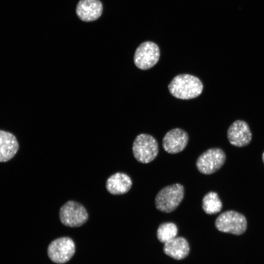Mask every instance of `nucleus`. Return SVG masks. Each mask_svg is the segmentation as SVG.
I'll use <instances>...</instances> for the list:
<instances>
[{"instance_id": "f257e3e1", "label": "nucleus", "mask_w": 264, "mask_h": 264, "mask_svg": "<svg viewBox=\"0 0 264 264\" xmlns=\"http://www.w3.org/2000/svg\"><path fill=\"white\" fill-rule=\"evenodd\" d=\"M169 91L175 97L189 100L198 97L203 86L200 80L192 75L181 74L175 76L168 85Z\"/></svg>"}, {"instance_id": "1a4fd4ad", "label": "nucleus", "mask_w": 264, "mask_h": 264, "mask_svg": "<svg viewBox=\"0 0 264 264\" xmlns=\"http://www.w3.org/2000/svg\"><path fill=\"white\" fill-rule=\"evenodd\" d=\"M188 140V135L185 131L175 128L165 134L162 140V146L168 153L175 154L181 152L185 148Z\"/></svg>"}, {"instance_id": "0eeeda50", "label": "nucleus", "mask_w": 264, "mask_h": 264, "mask_svg": "<svg viewBox=\"0 0 264 264\" xmlns=\"http://www.w3.org/2000/svg\"><path fill=\"white\" fill-rule=\"evenodd\" d=\"M75 251V243L68 237L54 240L47 248V254L49 259L54 263L59 264L68 262L72 257Z\"/></svg>"}, {"instance_id": "f3484780", "label": "nucleus", "mask_w": 264, "mask_h": 264, "mask_svg": "<svg viewBox=\"0 0 264 264\" xmlns=\"http://www.w3.org/2000/svg\"><path fill=\"white\" fill-rule=\"evenodd\" d=\"M262 159H263V161L264 163V152H263V154H262Z\"/></svg>"}, {"instance_id": "7ed1b4c3", "label": "nucleus", "mask_w": 264, "mask_h": 264, "mask_svg": "<svg viewBox=\"0 0 264 264\" xmlns=\"http://www.w3.org/2000/svg\"><path fill=\"white\" fill-rule=\"evenodd\" d=\"M215 225L220 232L239 236L245 232L247 222L242 214L234 210H228L217 217Z\"/></svg>"}, {"instance_id": "6e6552de", "label": "nucleus", "mask_w": 264, "mask_h": 264, "mask_svg": "<svg viewBox=\"0 0 264 264\" xmlns=\"http://www.w3.org/2000/svg\"><path fill=\"white\" fill-rule=\"evenodd\" d=\"M160 50L158 46L151 41L141 43L136 49L134 55L135 65L142 70L149 69L158 61Z\"/></svg>"}, {"instance_id": "ddd939ff", "label": "nucleus", "mask_w": 264, "mask_h": 264, "mask_svg": "<svg viewBox=\"0 0 264 264\" xmlns=\"http://www.w3.org/2000/svg\"><path fill=\"white\" fill-rule=\"evenodd\" d=\"M19 149V144L12 133L0 130V162L11 159Z\"/></svg>"}, {"instance_id": "4468645a", "label": "nucleus", "mask_w": 264, "mask_h": 264, "mask_svg": "<svg viewBox=\"0 0 264 264\" xmlns=\"http://www.w3.org/2000/svg\"><path fill=\"white\" fill-rule=\"evenodd\" d=\"M190 251L189 244L186 239L176 237L165 243L163 251L165 254L177 260L186 258Z\"/></svg>"}, {"instance_id": "9b49d317", "label": "nucleus", "mask_w": 264, "mask_h": 264, "mask_svg": "<svg viewBox=\"0 0 264 264\" xmlns=\"http://www.w3.org/2000/svg\"><path fill=\"white\" fill-rule=\"evenodd\" d=\"M102 11L103 5L99 0H80L76 9L78 18L86 22L95 21Z\"/></svg>"}, {"instance_id": "20e7f679", "label": "nucleus", "mask_w": 264, "mask_h": 264, "mask_svg": "<svg viewBox=\"0 0 264 264\" xmlns=\"http://www.w3.org/2000/svg\"><path fill=\"white\" fill-rule=\"evenodd\" d=\"M132 153L138 162L148 163L153 161L158 153L156 139L152 135L141 133L135 138L132 144Z\"/></svg>"}, {"instance_id": "f03ea898", "label": "nucleus", "mask_w": 264, "mask_h": 264, "mask_svg": "<svg viewBox=\"0 0 264 264\" xmlns=\"http://www.w3.org/2000/svg\"><path fill=\"white\" fill-rule=\"evenodd\" d=\"M184 195V187L179 183L166 186L156 195L155 198V207L162 212H172L179 206Z\"/></svg>"}, {"instance_id": "9d476101", "label": "nucleus", "mask_w": 264, "mask_h": 264, "mask_svg": "<svg viewBox=\"0 0 264 264\" xmlns=\"http://www.w3.org/2000/svg\"><path fill=\"white\" fill-rule=\"evenodd\" d=\"M227 134L230 144L238 147L248 145L252 139V133L248 124L241 120L234 121L230 126Z\"/></svg>"}, {"instance_id": "39448f33", "label": "nucleus", "mask_w": 264, "mask_h": 264, "mask_svg": "<svg viewBox=\"0 0 264 264\" xmlns=\"http://www.w3.org/2000/svg\"><path fill=\"white\" fill-rule=\"evenodd\" d=\"M60 220L62 224L70 227L83 225L88 218L86 209L78 202L69 200L66 202L59 211Z\"/></svg>"}, {"instance_id": "2eb2a0df", "label": "nucleus", "mask_w": 264, "mask_h": 264, "mask_svg": "<svg viewBox=\"0 0 264 264\" xmlns=\"http://www.w3.org/2000/svg\"><path fill=\"white\" fill-rule=\"evenodd\" d=\"M222 204L218 194L209 192L203 198L202 208L207 214L212 215L220 212L222 209Z\"/></svg>"}, {"instance_id": "dca6fc26", "label": "nucleus", "mask_w": 264, "mask_h": 264, "mask_svg": "<svg viewBox=\"0 0 264 264\" xmlns=\"http://www.w3.org/2000/svg\"><path fill=\"white\" fill-rule=\"evenodd\" d=\"M178 233L176 225L173 222H168L159 225L157 230V238L162 243L176 238Z\"/></svg>"}, {"instance_id": "423d86ee", "label": "nucleus", "mask_w": 264, "mask_h": 264, "mask_svg": "<svg viewBox=\"0 0 264 264\" xmlns=\"http://www.w3.org/2000/svg\"><path fill=\"white\" fill-rule=\"evenodd\" d=\"M226 155L218 148L209 149L198 158L196 165L198 171L204 175H210L218 171L224 164Z\"/></svg>"}, {"instance_id": "f8f14e48", "label": "nucleus", "mask_w": 264, "mask_h": 264, "mask_svg": "<svg viewBox=\"0 0 264 264\" xmlns=\"http://www.w3.org/2000/svg\"><path fill=\"white\" fill-rule=\"evenodd\" d=\"M132 180L127 174L118 172L110 176L107 180L106 187L107 191L114 195H123L131 188Z\"/></svg>"}]
</instances>
